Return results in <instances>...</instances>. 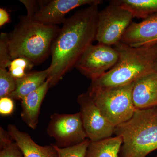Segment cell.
<instances>
[{
	"mask_svg": "<svg viewBox=\"0 0 157 157\" xmlns=\"http://www.w3.org/2000/svg\"><path fill=\"white\" fill-rule=\"evenodd\" d=\"M8 132L21 150L24 157H59L54 144L39 145L28 133L21 132L14 125H8Z\"/></svg>",
	"mask_w": 157,
	"mask_h": 157,
	"instance_id": "4fadbf2b",
	"label": "cell"
},
{
	"mask_svg": "<svg viewBox=\"0 0 157 157\" xmlns=\"http://www.w3.org/2000/svg\"><path fill=\"white\" fill-rule=\"evenodd\" d=\"M119 55L115 66L92 80L89 88L131 84L141 76L157 72V42L134 47L119 42L114 46Z\"/></svg>",
	"mask_w": 157,
	"mask_h": 157,
	"instance_id": "7a4b0ae2",
	"label": "cell"
},
{
	"mask_svg": "<svg viewBox=\"0 0 157 157\" xmlns=\"http://www.w3.org/2000/svg\"><path fill=\"white\" fill-rule=\"evenodd\" d=\"M100 0H52L42 1L33 19L47 25H57L65 22L66 15L73 9L83 5H90Z\"/></svg>",
	"mask_w": 157,
	"mask_h": 157,
	"instance_id": "30bf717a",
	"label": "cell"
},
{
	"mask_svg": "<svg viewBox=\"0 0 157 157\" xmlns=\"http://www.w3.org/2000/svg\"><path fill=\"white\" fill-rule=\"evenodd\" d=\"M14 108V100L10 97L0 98V114L3 116L11 115Z\"/></svg>",
	"mask_w": 157,
	"mask_h": 157,
	"instance_id": "603a6c76",
	"label": "cell"
},
{
	"mask_svg": "<svg viewBox=\"0 0 157 157\" xmlns=\"http://www.w3.org/2000/svg\"><path fill=\"white\" fill-rule=\"evenodd\" d=\"M50 67L44 70L29 72L22 78L16 79V89L10 96L13 100L21 101L26 96L38 89L50 75Z\"/></svg>",
	"mask_w": 157,
	"mask_h": 157,
	"instance_id": "9a60e30c",
	"label": "cell"
},
{
	"mask_svg": "<svg viewBox=\"0 0 157 157\" xmlns=\"http://www.w3.org/2000/svg\"><path fill=\"white\" fill-rule=\"evenodd\" d=\"M156 157H157V156Z\"/></svg>",
	"mask_w": 157,
	"mask_h": 157,
	"instance_id": "4316f807",
	"label": "cell"
},
{
	"mask_svg": "<svg viewBox=\"0 0 157 157\" xmlns=\"http://www.w3.org/2000/svg\"><path fill=\"white\" fill-rule=\"evenodd\" d=\"M60 29L24 16L9 36L11 59L22 57L39 64L51 55L52 46Z\"/></svg>",
	"mask_w": 157,
	"mask_h": 157,
	"instance_id": "3957f363",
	"label": "cell"
},
{
	"mask_svg": "<svg viewBox=\"0 0 157 157\" xmlns=\"http://www.w3.org/2000/svg\"><path fill=\"white\" fill-rule=\"evenodd\" d=\"M0 157H24L17 143L8 131L0 128Z\"/></svg>",
	"mask_w": 157,
	"mask_h": 157,
	"instance_id": "ac0fdd59",
	"label": "cell"
},
{
	"mask_svg": "<svg viewBox=\"0 0 157 157\" xmlns=\"http://www.w3.org/2000/svg\"><path fill=\"white\" fill-rule=\"evenodd\" d=\"M16 87V79L6 69H0V98L10 97Z\"/></svg>",
	"mask_w": 157,
	"mask_h": 157,
	"instance_id": "ffe728a7",
	"label": "cell"
},
{
	"mask_svg": "<svg viewBox=\"0 0 157 157\" xmlns=\"http://www.w3.org/2000/svg\"><path fill=\"white\" fill-rule=\"evenodd\" d=\"M98 2L76 12L67 18L52 43L49 67L50 87H53L77 61L95 40L98 13Z\"/></svg>",
	"mask_w": 157,
	"mask_h": 157,
	"instance_id": "6da1fadb",
	"label": "cell"
},
{
	"mask_svg": "<svg viewBox=\"0 0 157 157\" xmlns=\"http://www.w3.org/2000/svg\"><path fill=\"white\" fill-rule=\"evenodd\" d=\"M157 40V13L148 16L141 22H132L124 33L120 42L138 47Z\"/></svg>",
	"mask_w": 157,
	"mask_h": 157,
	"instance_id": "8fae6325",
	"label": "cell"
},
{
	"mask_svg": "<svg viewBox=\"0 0 157 157\" xmlns=\"http://www.w3.org/2000/svg\"><path fill=\"white\" fill-rule=\"evenodd\" d=\"M116 2L129 11L134 17L143 19L157 13V0H116Z\"/></svg>",
	"mask_w": 157,
	"mask_h": 157,
	"instance_id": "e0dca14e",
	"label": "cell"
},
{
	"mask_svg": "<svg viewBox=\"0 0 157 157\" xmlns=\"http://www.w3.org/2000/svg\"><path fill=\"white\" fill-rule=\"evenodd\" d=\"M50 78L36 90L26 96L21 100V118L28 126L32 129L36 128L39 121L40 109L50 87Z\"/></svg>",
	"mask_w": 157,
	"mask_h": 157,
	"instance_id": "5bb4252c",
	"label": "cell"
},
{
	"mask_svg": "<svg viewBox=\"0 0 157 157\" xmlns=\"http://www.w3.org/2000/svg\"><path fill=\"white\" fill-rule=\"evenodd\" d=\"M46 132L56 140L55 145L60 148L75 146L88 138L80 112L73 114L53 113L51 116Z\"/></svg>",
	"mask_w": 157,
	"mask_h": 157,
	"instance_id": "52a82bcc",
	"label": "cell"
},
{
	"mask_svg": "<svg viewBox=\"0 0 157 157\" xmlns=\"http://www.w3.org/2000/svg\"><path fill=\"white\" fill-rule=\"evenodd\" d=\"M132 98L136 109L157 105V72L141 76L134 82Z\"/></svg>",
	"mask_w": 157,
	"mask_h": 157,
	"instance_id": "7c38bea8",
	"label": "cell"
},
{
	"mask_svg": "<svg viewBox=\"0 0 157 157\" xmlns=\"http://www.w3.org/2000/svg\"><path fill=\"white\" fill-rule=\"evenodd\" d=\"M10 16L9 12L3 8L0 9V26L2 27L6 24L10 22Z\"/></svg>",
	"mask_w": 157,
	"mask_h": 157,
	"instance_id": "d4e9b609",
	"label": "cell"
},
{
	"mask_svg": "<svg viewBox=\"0 0 157 157\" xmlns=\"http://www.w3.org/2000/svg\"><path fill=\"white\" fill-rule=\"evenodd\" d=\"M123 140L120 157H146L157 149V105L136 109L129 120L115 127Z\"/></svg>",
	"mask_w": 157,
	"mask_h": 157,
	"instance_id": "277c9868",
	"label": "cell"
},
{
	"mask_svg": "<svg viewBox=\"0 0 157 157\" xmlns=\"http://www.w3.org/2000/svg\"><path fill=\"white\" fill-rule=\"evenodd\" d=\"M34 66V64L28 59L17 58L10 62L8 66V71L12 77L19 79L25 76Z\"/></svg>",
	"mask_w": 157,
	"mask_h": 157,
	"instance_id": "d6986e66",
	"label": "cell"
},
{
	"mask_svg": "<svg viewBox=\"0 0 157 157\" xmlns=\"http://www.w3.org/2000/svg\"><path fill=\"white\" fill-rule=\"evenodd\" d=\"M118 59L117 51L112 46L100 43L92 44L82 54L75 67L93 80L111 70Z\"/></svg>",
	"mask_w": 157,
	"mask_h": 157,
	"instance_id": "ba28073f",
	"label": "cell"
},
{
	"mask_svg": "<svg viewBox=\"0 0 157 157\" xmlns=\"http://www.w3.org/2000/svg\"><path fill=\"white\" fill-rule=\"evenodd\" d=\"M20 2L24 4L26 9L27 11L26 17L33 19L35 14L42 5V1L20 0Z\"/></svg>",
	"mask_w": 157,
	"mask_h": 157,
	"instance_id": "cb8c5ba5",
	"label": "cell"
},
{
	"mask_svg": "<svg viewBox=\"0 0 157 157\" xmlns=\"http://www.w3.org/2000/svg\"><path fill=\"white\" fill-rule=\"evenodd\" d=\"M156 42H157V41H156Z\"/></svg>",
	"mask_w": 157,
	"mask_h": 157,
	"instance_id": "484cf974",
	"label": "cell"
},
{
	"mask_svg": "<svg viewBox=\"0 0 157 157\" xmlns=\"http://www.w3.org/2000/svg\"><path fill=\"white\" fill-rule=\"evenodd\" d=\"M134 18L128 10L112 1L99 12L95 40L98 43L112 46L120 42L123 35Z\"/></svg>",
	"mask_w": 157,
	"mask_h": 157,
	"instance_id": "8992f818",
	"label": "cell"
},
{
	"mask_svg": "<svg viewBox=\"0 0 157 157\" xmlns=\"http://www.w3.org/2000/svg\"><path fill=\"white\" fill-rule=\"evenodd\" d=\"M134 82L116 87L89 88L97 107L113 126L129 120L136 108L132 98Z\"/></svg>",
	"mask_w": 157,
	"mask_h": 157,
	"instance_id": "5b68a950",
	"label": "cell"
},
{
	"mask_svg": "<svg viewBox=\"0 0 157 157\" xmlns=\"http://www.w3.org/2000/svg\"><path fill=\"white\" fill-rule=\"evenodd\" d=\"M80 114L87 138L91 141H97L111 137L115 127L110 123L95 104L90 93L78 96Z\"/></svg>",
	"mask_w": 157,
	"mask_h": 157,
	"instance_id": "9c48e42d",
	"label": "cell"
},
{
	"mask_svg": "<svg viewBox=\"0 0 157 157\" xmlns=\"http://www.w3.org/2000/svg\"><path fill=\"white\" fill-rule=\"evenodd\" d=\"M12 60L9 49V36L2 33L0 36V69H6Z\"/></svg>",
	"mask_w": 157,
	"mask_h": 157,
	"instance_id": "7402d4cb",
	"label": "cell"
},
{
	"mask_svg": "<svg viewBox=\"0 0 157 157\" xmlns=\"http://www.w3.org/2000/svg\"><path fill=\"white\" fill-rule=\"evenodd\" d=\"M90 140L87 138L82 143L66 148H60L54 146L56 148L59 157H85L86 153Z\"/></svg>",
	"mask_w": 157,
	"mask_h": 157,
	"instance_id": "44dd1931",
	"label": "cell"
},
{
	"mask_svg": "<svg viewBox=\"0 0 157 157\" xmlns=\"http://www.w3.org/2000/svg\"><path fill=\"white\" fill-rule=\"evenodd\" d=\"M123 140L116 136L90 142L85 157H120Z\"/></svg>",
	"mask_w": 157,
	"mask_h": 157,
	"instance_id": "2e32d148",
	"label": "cell"
}]
</instances>
